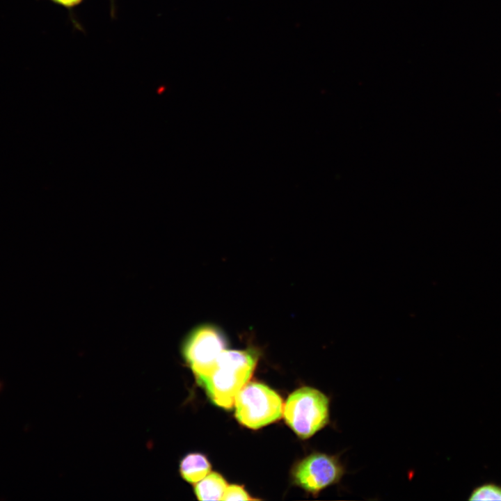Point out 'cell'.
I'll return each mask as SVG.
<instances>
[{
    "label": "cell",
    "instance_id": "30bf717a",
    "mask_svg": "<svg viewBox=\"0 0 501 501\" xmlns=\"http://www.w3.org/2000/svg\"><path fill=\"white\" fill-rule=\"evenodd\" d=\"M53 3L63 7L69 13H72L79 6H81L84 0H49Z\"/></svg>",
    "mask_w": 501,
    "mask_h": 501
},
{
    "label": "cell",
    "instance_id": "52a82bcc",
    "mask_svg": "<svg viewBox=\"0 0 501 501\" xmlns=\"http://www.w3.org/2000/svg\"><path fill=\"white\" fill-rule=\"evenodd\" d=\"M227 486L221 475L211 472L197 482L194 491L200 500H221Z\"/></svg>",
    "mask_w": 501,
    "mask_h": 501
},
{
    "label": "cell",
    "instance_id": "7a4b0ae2",
    "mask_svg": "<svg viewBox=\"0 0 501 501\" xmlns=\"http://www.w3.org/2000/svg\"><path fill=\"white\" fill-rule=\"evenodd\" d=\"M283 415L300 438H308L330 423V398L312 387L300 388L288 397Z\"/></svg>",
    "mask_w": 501,
    "mask_h": 501
},
{
    "label": "cell",
    "instance_id": "8fae6325",
    "mask_svg": "<svg viewBox=\"0 0 501 501\" xmlns=\"http://www.w3.org/2000/svg\"><path fill=\"white\" fill-rule=\"evenodd\" d=\"M110 1V12H111V17L112 18H114L116 17V0H109Z\"/></svg>",
    "mask_w": 501,
    "mask_h": 501
},
{
    "label": "cell",
    "instance_id": "8992f818",
    "mask_svg": "<svg viewBox=\"0 0 501 501\" xmlns=\"http://www.w3.org/2000/svg\"><path fill=\"white\" fill-rule=\"evenodd\" d=\"M211 470L207 459L200 453L186 455L180 461V472L187 482L195 484L206 477Z\"/></svg>",
    "mask_w": 501,
    "mask_h": 501
},
{
    "label": "cell",
    "instance_id": "5b68a950",
    "mask_svg": "<svg viewBox=\"0 0 501 501\" xmlns=\"http://www.w3.org/2000/svg\"><path fill=\"white\" fill-rule=\"evenodd\" d=\"M347 472L340 454L313 452L295 467V482L306 491L317 495L328 486L340 483Z\"/></svg>",
    "mask_w": 501,
    "mask_h": 501
},
{
    "label": "cell",
    "instance_id": "3957f363",
    "mask_svg": "<svg viewBox=\"0 0 501 501\" xmlns=\"http://www.w3.org/2000/svg\"><path fill=\"white\" fill-rule=\"evenodd\" d=\"M226 344L222 330L212 324H199L184 337L182 355L200 384L212 372Z\"/></svg>",
    "mask_w": 501,
    "mask_h": 501
},
{
    "label": "cell",
    "instance_id": "277c9868",
    "mask_svg": "<svg viewBox=\"0 0 501 501\" xmlns=\"http://www.w3.org/2000/svg\"><path fill=\"white\" fill-rule=\"evenodd\" d=\"M235 416L240 423L259 429L278 420L283 413L280 395L268 386L256 382L247 383L237 394Z\"/></svg>",
    "mask_w": 501,
    "mask_h": 501
},
{
    "label": "cell",
    "instance_id": "9c48e42d",
    "mask_svg": "<svg viewBox=\"0 0 501 501\" xmlns=\"http://www.w3.org/2000/svg\"><path fill=\"white\" fill-rule=\"evenodd\" d=\"M251 498L245 490L238 485L228 486L221 500H250Z\"/></svg>",
    "mask_w": 501,
    "mask_h": 501
},
{
    "label": "cell",
    "instance_id": "ba28073f",
    "mask_svg": "<svg viewBox=\"0 0 501 501\" xmlns=\"http://www.w3.org/2000/svg\"><path fill=\"white\" fill-rule=\"evenodd\" d=\"M468 500L501 501V486L491 482L483 484L472 491Z\"/></svg>",
    "mask_w": 501,
    "mask_h": 501
},
{
    "label": "cell",
    "instance_id": "6da1fadb",
    "mask_svg": "<svg viewBox=\"0 0 501 501\" xmlns=\"http://www.w3.org/2000/svg\"><path fill=\"white\" fill-rule=\"evenodd\" d=\"M257 360V353L251 349H225L201 385L214 403L224 408H231L237 394L252 376Z\"/></svg>",
    "mask_w": 501,
    "mask_h": 501
},
{
    "label": "cell",
    "instance_id": "7c38bea8",
    "mask_svg": "<svg viewBox=\"0 0 501 501\" xmlns=\"http://www.w3.org/2000/svg\"><path fill=\"white\" fill-rule=\"evenodd\" d=\"M0 387H1V384H0Z\"/></svg>",
    "mask_w": 501,
    "mask_h": 501
}]
</instances>
